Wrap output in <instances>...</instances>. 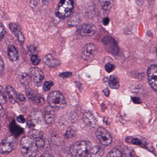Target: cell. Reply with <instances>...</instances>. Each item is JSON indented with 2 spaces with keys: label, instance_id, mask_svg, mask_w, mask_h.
I'll return each instance as SVG.
<instances>
[{
  "label": "cell",
  "instance_id": "obj_7",
  "mask_svg": "<svg viewBox=\"0 0 157 157\" xmlns=\"http://www.w3.org/2000/svg\"><path fill=\"white\" fill-rule=\"evenodd\" d=\"M98 52L97 47L92 43H88L84 46L82 49V56L85 61L93 59Z\"/></svg>",
  "mask_w": 157,
  "mask_h": 157
},
{
  "label": "cell",
  "instance_id": "obj_37",
  "mask_svg": "<svg viewBox=\"0 0 157 157\" xmlns=\"http://www.w3.org/2000/svg\"><path fill=\"white\" fill-rule=\"evenodd\" d=\"M4 114H5V112H4V109L2 106L0 105V117H3Z\"/></svg>",
  "mask_w": 157,
  "mask_h": 157
},
{
  "label": "cell",
  "instance_id": "obj_18",
  "mask_svg": "<svg viewBox=\"0 0 157 157\" xmlns=\"http://www.w3.org/2000/svg\"><path fill=\"white\" fill-rule=\"evenodd\" d=\"M6 92L8 95L9 101L12 104H14L18 99V96L17 92L13 87L10 86H7Z\"/></svg>",
  "mask_w": 157,
  "mask_h": 157
},
{
  "label": "cell",
  "instance_id": "obj_38",
  "mask_svg": "<svg viewBox=\"0 0 157 157\" xmlns=\"http://www.w3.org/2000/svg\"><path fill=\"white\" fill-rule=\"evenodd\" d=\"M109 22V19L108 18H104L103 20V24L105 25H107Z\"/></svg>",
  "mask_w": 157,
  "mask_h": 157
},
{
  "label": "cell",
  "instance_id": "obj_15",
  "mask_svg": "<svg viewBox=\"0 0 157 157\" xmlns=\"http://www.w3.org/2000/svg\"><path fill=\"white\" fill-rule=\"evenodd\" d=\"M56 115L51 107H47L45 111L44 120L47 124H52L55 121Z\"/></svg>",
  "mask_w": 157,
  "mask_h": 157
},
{
  "label": "cell",
  "instance_id": "obj_13",
  "mask_svg": "<svg viewBox=\"0 0 157 157\" xmlns=\"http://www.w3.org/2000/svg\"><path fill=\"white\" fill-rule=\"evenodd\" d=\"M9 29L17 37L19 41L21 42H24V36L22 32H21V28L19 25L14 23H12L9 24Z\"/></svg>",
  "mask_w": 157,
  "mask_h": 157
},
{
  "label": "cell",
  "instance_id": "obj_35",
  "mask_svg": "<svg viewBox=\"0 0 157 157\" xmlns=\"http://www.w3.org/2000/svg\"><path fill=\"white\" fill-rule=\"evenodd\" d=\"M132 144L135 145H140L141 144V141H140V140L137 138L133 139L132 141Z\"/></svg>",
  "mask_w": 157,
  "mask_h": 157
},
{
  "label": "cell",
  "instance_id": "obj_14",
  "mask_svg": "<svg viewBox=\"0 0 157 157\" xmlns=\"http://www.w3.org/2000/svg\"><path fill=\"white\" fill-rule=\"evenodd\" d=\"M43 61L47 66L52 67H57L61 64V62L50 54L45 56L43 58Z\"/></svg>",
  "mask_w": 157,
  "mask_h": 157
},
{
  "label": "cell",
  "instance_id": "obj_6",
  "mask_svg": "<svg viewBox=\"0 0 157 157\" xmlns=\"http://www.w3.org/2000/svg\"><path fill=\"white\" fill-rule=\"evenodd\" d=\"M96 136L101 144L104 146L110 145L113 141V138L111 134L103 127H100L97 130Z\"/></svg>",
  "mask_w": 157,
  "mask_h": 157
},
{
  "label": "cell",
  "instance_id": "obj_10",
  "mask_svg": "<svg viewBox=\"0 0 157 157\" xmlns=\"http://www.w3.org/2000/svg\"><path fill=\"white\" fill-rule=\"evenodd\" d=\"M96 28L94 24H84L79 30L80 34L83 36H91L96 33Z\"/></svg>",
  "mask_w": 157,
  "mask_h": 157
},
{
  "label": "cell",
  "instance_id": "obj_30",
  "mask_svg": "<svg viewBox=\"0 0 157 157\" xmlns=\"http://www.w3.org/2000/svg\"><path fill=\"white\" fill-rule=\"evenodd\" d=\"M115 69V66L114 64L111 63H108L105 66V69L107 73H110L114 71Z\"/></svg>",
  "mask_w": 157,
  "mask_h": 157
},
{
  "label": "cell",
  "instance_id": "obj_24",
  "mask_svg": "<svg viewBox=\"0 0 157 157\" xmlns=\"http://www.w3.org/2000/svg\"><path fill=\"white\" fill-rule=\"evenodd\" d=\"M122 153L118 149L116 148H113L108 153L107 157H121Z\"/></svg>",
  "mask_w": 157,
  "mask_h": 157
},
{
  "label": "cell",
  "instance_id": "obj_42",
  "mask_svg": "<svg viewBox=\"0 0 157 157\" xmlns=\"http://www.w3.org/2000/svg\"><path fill=\"white\" fill-rule=\"evenodd\" d=\"M0 129H1V124H0Z\"/></svg>",
  "mask_w": 157,
  "mask_h": 157
},
{
  "label": "cell",
  "instance_id": "obj_4",
  "mask_svg": "<svg viewBox=\"0 0 157 157\" xmlns=\"http://www.w3.org/2000/svg\"><path fill=\"white\" fill-rule=\"evenodd\" d=\"M74 8L73 1L70 0H63L59 1L56 14L57 17L64 19L71 16Z\"/></svg>",
  "mask_w": 157,
  "mask_h": 157
},
{
  "label": "cell",
  "instance_id": "obj_40",
  "mask_svg": "<svg viewBox=\"0 0 157 157\" xmlns=\"http://www.w3.org/2000/svg\"><path fill=\"white\" fill-rule=\"evenodd\" d=\"M40 157H53V156L50 154L49 153H44L43 154H41V156Z\"/></svg>",
  "mask_w": 157,
  "mask_h": 157
},
{
  "label": "cell",
  "instance_id": "obj_36",
  "mask_svg": "<svg viewBox=\"0 0 157 157\" xmlns=\"http://www.w3.org/2000/svg\"><path fill=\"white\" fill-rule=\"evenodd\" d=\"M4 65L3 59L1 57H0V73L3 72L4 70Z\"/></svg>",
  "mask_w": 157,
  "mask_h": 157
},
{
  "label": "cell",
  "instance_id": "obj_8",
  "mask_svg": "<svg viewBox=\"0 0 157 157\" xmlns=\"http://www.w3.org/2000/svg\"><path fill=\"white\" fill-rule=\"evenodd\" d=\"M15 137L10 136L5 138L0 144V152L2 153H8L11 152L15 145Z\"/></svg>",
  "mask_w": 157,
  "mask_h": 157
},
{
  "label": "cell",
  "instance_id": "obj_12",
  "mask_svg": "<svg viewBox=\"0 0 157 157\" xmlns=\"http://www.w3.org/2000/svg\"><path fill=\"white\" fill-rule=\"evenodd\" d=\"M83 121L86 126L90 128H93L96 126L97 119L90 112H85L83 115Z\"/></svg>",
  "mask_w": 157,
  "mask_h": 157
},
{
  "label": "cell",
  "instance_id": "obj_21",
  "mask_svg": "<svg viewBox=\"0 0 157 157\" xmlns=\"http://www.w3.org/2000/svg\"><path fill=\"white\" fill-rule=\"evenodd\" d=\"M32 120L35 123H39L41 121L42 116V113L39 110H35L32 113Z\"/></svg>",
  "mask_w": 157,
  "mask_h": 157
},
{
  "label": "cell",
  "instance_id": "obj_25",
  "mask_svg": "<svg viewBox=\"0 0 157 157\" xmlns=\"http://www.w3.org/2000/svg\"><path fill=\"white\" fill-rule=\"evenodd\" d=\"M101 7L105 11H109L111 8V3L109 1H100Z\"/></svg>",
  "mask_w": 157,
  "mask_h": 157
},
{
  "label": "cell",
  "instance_id": "obj_23",
  "mask_svg": "<svg viewBox=\"0 0 157 157\" xmlns=\"http://www.w3.org/2000/svg\"><path fill=\"white\" fill-rule=\"evenodd\" d=\"M7 102L6 94L2 87L0 86V105L5 104Z\"/></svg>",
  "mask_w": 157,
  "mask_h": 157
},
{
  "label": "cell",
  "instance_id": "obj_27",
  "mask_svg": "<svg viewBox=\"0 0 157 157\" xmlns=\"http://www.w3.org/2000/svg\"><path fill=\"white\" fill-rule=\"evenodd\" d=\"M6 33V30L2 24L0 23V41L2 40Z\"/></svg>",
  "mask_w": 157,
  "mask_h": 157
},
{
  "label": "cell",
  "instance_id": "obj_9",
  "mask_svg": "<svg viewBox=\"0 0 157 157\" xmlns=\"http://www.w3.org/2000/svg\"><path fill=\"white\" fill-rule=\"evenodd\" d=\"M147 78L149 85L154 90H157V69L156 64L149 66L147 71Z\"/></svg>",
  "mask_w": 157,
  "mask_h": 157
},
{
  "label": "cell",
  "instance_id": "obj_26",
  "mask_svg": "<svg viewBox=\"0 0 157 157\" xmlns=\"http://www.w3.org/2000/svg\"><path fill=\"white\" fill-rule=\"evenodd\" d=\"M76 132L73 128H68L64 134V137L67 139L72 138L75 135Z\"/></svg>",
  "mask_w": 157,
  "mask_h": 157
},
{
  "label": "cell",
  "instance_id": "obj_20",
  "mask_svg": "<svg viewBox=\"0 0 157 157\" xmlns=\"http://www.w3.org/2000/svg\"><path fill=\"white\" fill-rule=\"evenodd\" d=\"M108 85L111 89L118 90L120 86L119 80L118 77L115 75H112L109 78L108 80Z\"/></svg>",
  "mask_w": 157,
  "mask_h": 157
},
{
  "label": "cell",
  "instance_id": "obj_22",
  "mask_svg": "<svg viewBox=\"0 0 157 157\" xmlns=\"http://www.w3.org/2000/svg\"><path fill=\"white\" fill-rule=\"evenodd\" d=\"M32 100L34 101L35 104L39 106H41L44 103L45 100L44 97L40 94L34 96Z\"/></svg>",
  "mask_w": 157,
  "mask_h": 157
},
{
  "label": "cell",
  "instance_id": "obj_31",
  "mask_svg": "<svg viewBox=\"0 0 157 157\" xmlns=\"http://www.w3.org/2000/svg\"><path fill=\"white\" fill-rule=\"evenodd\" d=\"M72 76V73H70V72H66V73H62L59 75V76L63 78H69V77Z\"/></svg>",
  "mask_w": 157,
  "mask_h": 157
},
{
  "label": "cell",
  "instance_id": "obj_1",
  "mask_svg": "<svg viewBox=\"0 0 157 157\" xmlns=\"http://www.w3.org/2000/svg\"><path fill=\"white\" fill-rule=\"evenodd\" d=\"M37 149L36 143L32 137L24 136L20 141V151L25 157H36Z\"/></svg>",
  "mask_w": 157,
  "mask_h": 157
},
{
  "label": "cell",
  "instance_id": "obj_5",
  "mask_svg": "<svg viewBox=\"0 0 157 157\" xmlns=\"http://www.w3.org/2000/svg\"><path fill=\"white\" fill-rule=\"evenodd\" d=\"M102 42L105 49L112 55L116 56L119 53V48L118 46L113 37L109 36H106L102 39Z\"/></svg>",
  "mask_w": 157,
  "mask_h": 157
},
{
  "label": "cell",
  "instance_id": "obj_19",
  "mask_svg": "<svg viewBox=\"0 0 157 157\" xmlns=\"http://www.w3.org/2000/svg\"><path fill=\"white\" fill-rule=\"evenodd\" d=\"M90 153L91 157H102L104 150L101 147L95 146L91 148Z\"/></svg>",
  "mask_w": 157,
  "mask_h": 157
},
{
  "label": "cell",
  "instance_id": "obj_17",
  "mask_svg": "<svg viewBox=\"0 0 157 157\" xmlns=\"http://www.w3.org/2000/svg\"><path fill=\"white\" fill-rule=\"evenodd\" d=\"M10 131L14 137H17L22 134L24 130L16 124L14 120L12 121L9 125Z\"/></svg>",
  "mask_w": 157,
  "mask_h": 157
},
{
  "label": "cell",
  "instance_id": "obj_29",
  "mask_svg": "<svg viewBox=\"0 0 157 157\" xmlns=\"http://www.w3.org/2000/svg\"><path fill=\"white\" fill-rule=\"evenodd\" d=\"M31 61L32 62V64L34 65V66H37L39 64L40 62V59L39 57L38 56L36 55H33L31 57Z\"/></svg>",
  "mask_w": 157,
  "mask_h": 157
},
{
  "label": "cell",
  "instance_id": "obj_28",
  "mask_svg": "<svg viewBox=\"0 0 157 157\" xmlns=\"http://www.w3.org/2000/svg\"><path fill=\"white\" fill-rule=\"evenodd\" d=\"M53 85V83L52 81H47L43 85V90L45 91H47L50 90L52 87Z\"/></svg>",
  "mask_w": 157,
  "mask_h": 157
},
{
  "label": "cell",
  "instance_id": "obj_2",
  "mask_svg": "<svg viewBox=\"0 0 157 157\" xmlns=\"http://www.w3.org/2000/svg\"><path fill=\"white\" fill-rule=\"evenodd\" d=\"M91 143L87 141H81L75 142L70 148L72 157H86L90 153Z\"/></svg>",
  "mask_w": 157,
  "mask_h": 157
},
{
  "label": "cell",
  "instance_id": "obj_33",
  "mask_svg": "<svg viewBox=\"0 0 157 157\" xmlns=\"http://www.w3.org/2000/svg\"><path fill=\"white\" fill-rule=\"evenodd\" d=\"M17 120L19 123H21V124H24L25 121V118L22 115L18 116L17 117Z\"/></svg>",
  "mask_w": 157,
  "mask_h": 157
},
{
  "label": "cell",
  "instance_id": "obj_3",
  "mask_svg": "<svg viewBox=\"0 0 157 157\" xmlns=\"http://www.w3.org/2000/svg\"><path fill=\"white\" fill-rule=\"evenodd\" d=\"M47 99L50 107L53 109H63L67 105L64 96L59 91H53L51 92L47 96Z\"/></svg>",
  "mask_w": 157,
  "mask_h": 157
},
{
  "label": "cell",
  "instance_id": "obj_39",
  "mask_svg": "<svg viewBox=\"0 0 157 157\" xmlns=\"http://www.w3.org/2000/svg\"><path fill=\"white\" fill-rule=\"evenodd\" d=\"M103 92H104V94H105L106 96H108L109 94H110V90H109V89H108V88L105 89V90H103Z\"/></svg>",
  "mask_w": 157,
  "mask_h": 157
},
{
  "label": "cell",
  "instance_id": "obj_16",
  "mask_svg": "<svg viewBox=\"0 0 157 157\" xmlns=\"http://www.w3.org/2000/svg\"><path fill=\"white\" fill-rule=\"evenodd\" d=\"M7 55L10 61L15 62L19 58V53L17 50L13 45H9L7 48Z\"/></svg>",
  "mask_w": 157,
  "mask_h": 157
},
{
  "label": "cell",
  "instance_id": "obj_11",
  "mask_svg": "<svg viewBox=\"0 0 157 157\" xmlns=\"http://www.w3.org/2000/svg\"><path fill=\"white\" fill-rule=\"evenodd\" d=\"M30 77L35 83H40L44 78L42 71L37 67H33L30 70Z\"/></svg>",
  "mask_w": 157,
  "mask_h": 157
},
{
  "label": "cell",
  "instance_id": "obj_32",
  "mask_svg": "<svg viewBox=\"0 0 157 157\" xmlns=\"http://www.w3.org/2000/svg\"><path fill=\"white\" fill-rule=\"evenodd\" d=\"M132 100L133 102L136 104H141L142 102L140 98H138V97H132Z\"/></svg>",
  "mask_w": 157,
  "mask_h": 157
},
{
  "label": "cell",
  "instance_id": "obj_34",
  "mask_svg": "<svg viewBox=\"0 0 157 157\" xmlns=\"http://www.w3.org/2000/svg\"><path fill=\"white\" fill-rule=\"evenodd\" d=\"M121 157H134L131 153L129 151H126L124 153L121 155Z\"/></svg>",
  "mask_w": 157,
  "mask_h": 157
},
{
  "label": "cell",
  "instance_id": "obj_41",
  "mask_svg": "<svg viewBox=\"0 0 157 157\" xmlns=\"http://www.w3.org/2000/svg\"><path fill=\"white\" fill-rule=\"evenodd\" d=\"M19 99L20 101H24L26 100L25 97L22 95H19Z\"/></svg>",
  "mask_w": 157,
  "mask_h": 157
}]
</instances>
